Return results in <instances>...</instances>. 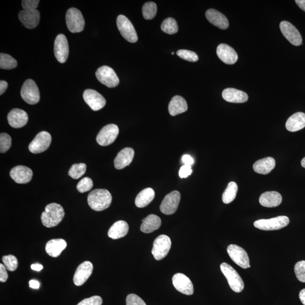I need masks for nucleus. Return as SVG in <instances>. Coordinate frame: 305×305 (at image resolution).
<instances>
[{"mask_svg": "<svg viewBox=\"0 0 305 305\" xmlns=\"http://www.w3.org/2000/svg\"><path fill=\"white\" fill-rule=\"evenodd\" d=\"M88 203L95 211H101L106 210L111 206L112 196L110 192L105 189H96L92 191L88 196Z\"/></svg>", "mask_w": 305, "mask_h": 305, "instance_id": "f257e3e1", "label": "nucleus"}, {"mask_svg": "<svg viewBox=\"0 0 305 305\" xmlns=\"http://www.w3.org/2000/svg\"><path fill=\"white\" fill-rule=\"evenodd\" d=\"M64 217V211L63 207L57 203H51L46 207L41 219L45 227L51 228L59 225Z\"/></svg>", "mask_w": 305, "mask_h": 305, "instance_id": "f03ea898", "label": "nucleus"}, {"mask_svg": "<svg viewBox=\"0 0 305 305\" xmlns=\"http://www.w3.org/2000/svg\"><path fill=\"white\" fill-rule=\"evenodd\" d=\"M221 272L228 281L229 287L235 292H241L244 289V283L241 276L232 266L226 263L221 265Z\"/></svg>", "mask_w": 305, "mask_h": 305, "instance_id": "7ed1b4c3", "label": "nucleus"}, {"mask_svg": "<svg viewBox=\"0 0 305 305\" xmlns=\"http://www.w3.org/2000/svg\"><path fill=\"white\" fill-rule=\"evenodd\" d=\"M289 219L286 216H279L269 219H259L254 223L255 227L263 231H274L286 227L289 225Z\"/></svg>", "mask_w": 305, "mask_h": 305, "instance_id": "20e7f679", "label": "nucleus"}, {"mask_svg": "<svg viewBox=\"0 0 305 305\" xmlns=\"http://www.w3.org/2000/svg\"><path fill=\"white\" fill-rule=\"evenodd\" d=\"M66 22L68 30L72 33L80 32L84 30L85 21L80 10L72 8L67 10Z\"/></svg>", "mask_w": 305, "mask_h": 305, "instance_id": "39448f33", "label": "nucleus"}, {"mask_svg": "<svg viewBox=\"0 0 305 305\" xmlns=\"http://www.w3.org/2000/svg\"><path fill=\"white\" fill-rule=\"evenodd\" d=\"M116 25L119 32L128 42L134 43L138 40L136 30L132 23L123 15H119L116 19Z\"/></svg>", "mask_w": 305, "mask_h": 305, "instance_id": "423d86ee", "label": "nucleus"}, {"mask_svg": "<svg viewBox=\"0 0 305 305\" xmlns=\"http://www.w3.org/2000/svg\"><path fill=\"white\" fill-rule=\"evenodd\" d=\"M20 95L27 104L35 105L40 101V92L35 81L27 80L24 83L20 91Z\"/></svg>", "mask_w": 305, "mask_h": 305, "instance_id": "0eeeda50", "label": "nucleus"}, {"mask_svg": "<svg viewBox=\"0 0 305 305\" xmlns=\"http://www.w3.org/2000/svg\"><path fill=\"white\" fill-rule=\"evenodd\" d=\"M171 247V241L169 236L161 235L157 237L153 242L152 253L157 260L166 257Z\"/></svg>", "mask_w": 305, "mask_h": 305, "instance_id": "6e6552de", "label": "nucleus"}, {"mask_svg": "<svg viewBox=\"0 0 305 305\" xmlns=\"http://www.w3.org/2000/svg\"><path fill=\"white\" fill-rule=\"evenodd\" d=\"M96 76L100 83L109 88H114L119 83V80L115 72L108 66H103L98 68Z\"/></svg>", "mask_w": 305, "mask_h": 305, "instance_id": "1a4fd4ad", "label": "nucleus"}, {"mask_svg": "<svg viewBox=\"0 0 305 305\" xmlns=\"http://www.w3.org/2000/svg\"><path fill=\"white\" fill-rule=\"evenodd\" d=\"M227 253L233 261L241 268H251L247 253L241 246L235 244L229 245L227 248Z\"/></svg>", "mask_w": 305, "mask_h": 305, "instance_id": "9d476101", "label": "nucleus"}, {"mask_svg": "<svg viewBox=\"0 0 305 305\" xmlns=\"http://www.w3.org/2000/svg\"><path fill=\"white\" fill-rule=\"evenodd\" d=\"M119 134L118 127L110 124L103 128L97 136L96 141L101 146H108L115 142Z\"/></svg>", "mask_w": 305, "mask_h": 305, "instance_id": "9b49d317", "label": "nucleus"}, {"mask_svg": "<svg viewBox=\"0 0 305 305\" xmlns=\"http://www.w3.org/2000/svg\"><path fill=\"white\" fill-rule=\"evenodd\" d=\"M51 142V137L49 132H40L30 144L29 150L34 154L42 153L48 149Z\"/></svg>", "mask_w": 305, "mask_h": 305, "instance_id": "f8f14e48", "label": "nucleus"}, {"mask_svg": "<svg viewBox=\"0 0 305 305\" xmlns=\"http://www.w3.org/2000/svg\"><path fill=\"white\" fill-rule=\"evenodd\" d=\"M179 192L174 191L166 195L160 206V210L164 214H173L177 210L180 201Z\"/></svg>", "mask_w": 305, "mask_h": 305, "instance_id": "ddd939ff", "label": "nucleus"}, {"mask_svg": "<svg viewBox=\"0 0 305 305\" xmlns=\"http://www.w3.org/2000/svg\"><path fill=\"white\" fill-rule=\"evenodd\" d=\"M54 53L59 63H66L69 54V47L66 37L64 34H59L56 37L54 42Z\"/></svg>", "mask_w": 305, "mask_h": 305, "instance_id": "4468645a", "label": "nucleus"}, {"mask_svg": "<svg viewBox=\"0 0 305 305\" xmlns=\"http://www.w3.org/2000/svg\"><path fill=\"white\" fill-rule=\"evenodd\" d=\"M280 29L284 36L293 46H299L302 44V36L299 30L292 23L283 21L280 24Z\"/></svg>", "mask_w": 305, "mask_h": 305, "instance_id": "2eb2a0df", "label": "nucleus"}, {"mask_svg": "<svg viewBox=\"0 0 305 305\" xmlns=\"http://www.w3.org/2000/svg\"><path fill=\"white\" fill-rule=\"evenodd\" d=\"M173 284L177 291L186 295H193L194 293L193 283L183 273L175 274L173 277Z\"/></svg>", "mask_w": 305, "mask_h": 305, "instance_id": "dca6fc26", "label": "nucleus"}, {"mask_svg": "<svg viewBox=\"0 0 305 305\" xmlns=\"http://www.w3.org/2000/svg\"><path fill=\"white\" fill-rule=\"evenodd\" d=\"M83 98L85 102L94 111H100L106 105V100L98 92L88 89L84 92Z\"/></svg>", "mask_w": 305, "mask_h": 305, "instance_id": "f3484780", "label": "nucleus"}, {"mask_svg": "<svg viewBox=\"0 0 305 305\" xmlns=\"http://www.w3.org/2000/svg\"><path fill=\"white\" fill-rule=\"evenodd\" d=\"M94 266L90 261H85L78 267L74 276V283L75 286L83 285L93 272Z\"/></svg>", "mask_w": 305, "mask_h": 305, "instance_id": "a211bd4d", "label": "nucleus"}, {"mask_svg": "<svg viewBox=\"0 0 305 305\" xmlns=\"http://www.w3.org/2000/svg\"><path fill=\"white\" fill-rule=\"evenodd\" d=\"M10 176L16 183L27 184L32 180L33 172L28 167L17 166L10 171Z\"/></svg>", "mask_w": 305, "mask_h": 305, "instance_id": "6ab92c4d", "label": "nucleus"}, {"mask_svg": "<svg viewBox=\"0 0 305 305\" xmlns=\"http://www.w3.org/2000/svg\"><path fill=\"white\" fill-rule=\"evenodd\" d=\"M9 124L13 128H19L25 126L29 121L27 113L19 109H13L8 115Z\"/></svg>", "mask_w": 305, "mask_h": 305, "instance_id": "aec40b11", "label": "nucleus"}, {"mask_svg": "<svg viewBox=\"0 0 305 305\" xmlns=\"http://www.w3.org/2000/svg\"><path fill=\"white\" fill-rule=\"evenodd\" d=\"M217 54L219 59L226 64H234L238 60L237 53L227 44H221L219 45L217 49Z\"/></svg>", "mask_w": 305, "mask_h": 305, "instance_id": "412c9836", "label": "nucleus"}, {"mask_svg": "<svg viewBox=\"0 0 305 305\" xmlns=\"http://www.w3.org/2000/svg\"><path fill=\"white\" fill-rule=\"evenodd\" d=\"M40 15L38 10L26 11L22 10L19 13V19L24 26L27 29H35L38 26L40 22Z\"/></svg>", "mask_w": 305, "mask_h": 305, "instance_id": "4be33fe9", "label": "nucleus"}, {"mask_svg": "<svg viewBox=\"0 0 305 305\" xmlns=\"http://www.w3.org/2000/svg\"><path fill=\"white\" fill-rule=\"evenodd\" d=\"M205 15L209 22L220 29L225 30L229 27L227 17L217 10L209 9L206 12Z\"/></svg>", "mask_w": 305, "mask_h": 305, "instance_id": "5701e85b", "label": "nucleus"}, {"mask_svg": "<svg viewBox=\"0 0 305 305\" xmlns=\"http://www.w3.org/2000/svg\"><path fill=\"white\" fill-rule=\"evenodd\" d=\"M135 152L131 148H126L119 152L114 160L115 169L121 170L129 165L134 157Z\"/></svg>", "mask_w": 305, "mask_h": 305, "instance_id": "b1692460", "label": "nucleus"}, {"mask_svg": "<svg viewBox=\"0 0 305 305\" xmlns=\"http://www.w3.org/2000/svg\"><path fill=\"white\" fill-rule=\"evenodd\" d=\"M259 201L264 207L275 208L282 203V196L275 191L266 192L260 195Z\"/></svg>", "mask_w": 305, "mask_h": 305, "instance_id": "393cba45", "label": "nucleus"}, {"mask_svg": "<svg viewBox=\"0 0 305 305\" xmlns=\"http://www.w3.org/2000/svg\"><path fill=\"white\" fill-rule=\"evenodd\" d=\"M222 97L226 101L231 103H244L248 100V96L235 88H227L222 92Z\"/></svg>", "mask_w": 305, "mask_h": 305, "instance_id": "a878e982", "label": "nucleus"}, {"mask_svg": "<svg viewBox=\"0 0 305 305\" xmlns=\"http://www.w3.org/2000/svg\"><path fill=\"white\" fill-rule=\"evenodd\" d=\"M66 246L67 242L64 240L52 239L47 243L46 251L48 255L56 258L60 256L64 250L66 249Z\"/></svg>", "mask_w": 305, "mask_h": 305, "instance_id": "bb28decb", "label": "nucleus"}, {"mask_svg": "<svg viewBox=\"0 0 305 305\" xmlns=\"http://www.w3.org/2000/svg\"><path fill=\"white\" fill-rule=\"evenodd\" d=\"M286 128L290 132L300 131L305 128V114L298 112L290 116L287 120Z\"/></svg>", "mask_w": 305, "mask_h": 305, "instance_id": "cd10ccee", "label": "nucleus"}, {"mask_svg": "<svg viewBox=\"0 0 305 305\" xmlns=\"http://www.w3.org/2000/svg\"><path fill=\"white\" fill-rule=\"evenodd\" d=\"M275 165L276 162L273 158L266 157L256 161L253 165V169L257 173L266 175L272 172Z\"/></svg>", "mask_w": 305, "mask_h": 305, "instance_id": "c85d7f7f", "label": "nucleus"}, {"mask_svg": "<svg viewBox=\"0 0 305 305\" xmlns=\"http://www.w3.org/2000/svg\"><path fill=\"white\" fill-rule=\"evenodd\" d=\"M140 230L145 234H149L159 229L162 224L161 219L156 215L150 214L143 219Z\"/></svg>", "mask_w": 305, "mask_h": 305, "instance_id": "c756f323", "label": "nucleus"}, {"mask_svg": "<svg viewBox=\"0 0 305 305\" xmlns=\"http://www.w3.org/2000/svg\"><path fill=\"white\" fill-rule=\"evenodd\" d=\"M129 226L126 222L119 221L115 223L108 233V236L112 239H118L125 237L128 234Z\"/></svg>", "mask_w": 305, "mask_h": 305, "instance_id": "7c9ffc66", "label": "nucleus"}, {"mask_svg": "<svg viewBox=\"0 0 305 305\" xmlns=\"http://www.w3.org/2000/svg\"><path fill=\"white\" fill-rule=\"evenodd\" d=\"M187 109L188 105L186 100L180 96H174L169 103V112L171 116L181 114L186 112Z\"/></svg>", "mask_w": 305, "mask_h": 305, "instance_id": "2f4dec72", "label": "nucleus"}, {"mask_svg": "<svg viewBox=\"0 0 305 305\" xmlns=\"http://www.w3.org/2000/svg\"><path fill=\"white\" fill-rule=\"evenodd\" d=\"M155 197V193L151 188H147L143 190L138 194L135 199L137 207L143 208L147 207Z\"/></svg>", "mask_w": 305, "mask_h": 305, "instance_id": "473e14b6", "label": "nucleus"}, {"mask_svg": "<svg viewBox=\"0 0 305 305\" xmlns=\"http://www.w3.org/2000/svg\"><path fill=\"white\" fill-rule=\"evenodd\" d=\"M238 191L237 184L234 181L229 183L224 193L222 195V201L225 204L232 203L235 199Z\"/></svg>", "mask_w": 305, "mask_h": 305, "instance_id": "72a5a7b5", "label": "nucleus"}, {"mask_svg": "<svg viewBox=\"0 0 305 305\" xmlns=\"http://www.w3.org/2000/svg\"><path fill=\"white\" fill-rule=\"evenodd\" d=\"M17 61L8 54H0V68L3 70H11L16 67Z\"/></svg>", "mask_w": 305, "mask_h": 305, "instance_id": "f704fd0d", "label": "nucleus"}, {"mask_svg": "<svg viewBox=\"0 0 305 305\" xmlns=\"http://www.w3.org/2000/svg\"><path fill=\"white\" fill-rule=\"evenodd\" d=\"M161 27L164 32L170 34V35L176 33L179 29L176 19L173 18H168L164 20L161 24Z\"/></svg>", "mask_w": 305, "mask_h": 305, "instance_id": "c9c22d12", "label": "nucleus"}, {"mask_svg": "<svg viewBox=\"0 0 305 305\" xmlns=\"http://www.w3.org/2000/svg\"><path fill=\"white\" fill-rule=\"evenodd\" d=\"M87 165L85 163L74 164L68 171V176L74 179H80L85 173Z\"/></svg>", "mask_w": 305, "mask_h": 305, "instance_id": "e433bc0d", "label": "nucleus"}, {"mask_svg": "<svg viewBox=\"0 0 305 305\" xmlns=\"http://www.w3.org/2000/svg\"><path fill=\"white\" fill-rule=\"evenodd\" d=\"M142 10L144 18L146 20L152 19L157 15V5L153 2H146L143 5Z\"/></svg>", "mask_w": 305, "mask_h": 305, "instance_id": "4c0bfd02", "label": "nucleus"}, {"mask_svg": "<svg viewBox=\"0 0 305 305\" xmlns=\"http://www.w3.org/2000/svg\"><path fill=\"white\" fill-rule=\"evenodd\" d=\"M2 262L7 270L10 272H15L18 268V259L15 256L10 255L2 257Z\"/></svg>", "mask_w": 305, "mask_h": 305, "instance_id": "58836bf2", "label": "nucleus"}, {"mask_svg": "<svg viewBox=\"0 0 305 305\" xmlns=\"http://www.w3.org/2000/svg\"><path fill=\"white\" fill-rule=\"evenodd\" d=\"M94 187L93 181L88 177H84L77 184V190L83 193L90 191Z\"/></svg>", "mask_w": 305, "mask_h": 305, "instance_id": "ea45409f", "label": "nucleus"}, {"mask_svg": "<svg viewBox=\"0 0 305 305\" xmlns=\"http://www.w3.org/2000/svg\"><path fill=\"white\" fill-rule=\"evenodd\" d=\"M12 146V138L8 134L1 133L0 135V152L5 153Z\"/></svg>", "mask_w": 305, "mask_h": 305, "instance_id": "a19ab883", "label": "nucleus"}, {"mask_svg": "<svg viewBox=\"0 0 305 305\" xmlns=\"http://www.w3.org/2000/svg\"><path fill=\"white\" fill-rule=\"evenodd\" d=\"M177 54L178 56L187 61L195 63V62H197L198 60L197 54L193 51L181 49L177 50Z\"/></svg>", "mask_w": 305, "mask_h": 305, "instance_id": "79ce46f5", "label": "nucleus"}, {"mask_svg": "<svg viewBox=\"0 0 305 305\" xmlns=\"http://www.w3.org/2000/svg\"><path fill=\"white\" fill-rule=\"evenodd\" d=\"M294 273L298 280L305 283V260L298 262L294 266Z\"/></svg>", "mask_w": 305, "mask_h": 305, "instance_id": "37998d69", "label": "nucleus"}, {"mask_svg": "<svg viewBox=\"0 0 305 305\" xmlns=\"http://www.w3.org/2000/svg\"><path fill=\"white\" fill-rule=\"evenodd\" d=\"M39 2L38 0H23L22 6L26 11H34L36 10Z\"/></svg>", "mask_w": 305, "mask_h": 305, "instance_id": "c03bdc74", "label": "nucleus"}, {"mask_svg": "<svg viewBox=\"0 0 305 305\" xmlns=\"http://www.w3.org/2000/svg\"><path fill=\"white\" fill-rule=\"evenodd\" d=\"M126 305H146L141 298L135 294H130L127 297Z\"/></svg>", "mask_w": 305, "mask_h": 305, "instance_id": "a18cd8bd", "label": "nucleus"}, {"mask_svg": "<svg viewBox=\"0 0 305 305\" xmlns=\"http://www.w3.org/2000/svg\"><path fill=\"white\" fill-rule=\"evenodd\" d=\"M102 298L98 296H95L85 299L77 305H102Z\"/></svg>", "mask_w": 305, "mask_h": 305, "instance_id": "49530a36", "label": "nucleus"}, {"mask_svg": "<svg viewBox=\"0 0 305 305\" xmlns=\"http://www.w3.org/2000/svg\"><path fill=\"white\" fill-rule=\"evenodd\" d=\"M193 173L191 166L183 165L180 168L179 175L181 178H186Z\"/></svg>", "mask_w": 305, "mask_h": 305, "instance_id": "de8ad7c7", "label": "nucleus"}, {"mask_svg": "<svg viewBox=\"0 0 305 305\" xmlns=\"http://www.w3.org/2000/svg\"><path fill=\"white\" fill-rule=\"evenodd\" d=\"M8 279V274L6 268L2 263L0 264V282H6Z\"/></svg>", "mask_w": 305, "mask_h": 305, "instance_id": "09e8293b", "label": "nucleus"}, {"mask_svg": "<svg viewBox=\"0 0 305 305\" xmlns=\"http://www.w3.org/2000/svg\"><path fill=\"white\" fill-rule=\"evenodd\" d=\"M182 162L184 165L192 166L194 163V160L190 155L185 154L182 157Z\"/></svg>", "mask_w": 305, "mask_h": 305, "instance_id": "8fccbe9b", "label": "nucleus"}, {"mask_svg": "<svg viewBox=\"0 0 305 305\" xmlns=\"http://www.w3.org/2000/svg\"><path fill=\"white\" fill-rule=\"evenodd\" d=\"M8 84L6 81L1 80L0 81V95H2L4 94V92L8 88Z\"/></svg>", "mask_w": 305, "mask_h": 305, "instance_id": "3c124183", "label": "nucleus"}, {"mask_svg": "<svg viewBox=\"0 0 305 305\" xmlns=\"http://www.w3.org/2000/svg\"><path fill=\"white\" fill-rule=\"evenodd\" d=\"M30 287L32 289H39L40 287V283L38 281L35 280H32L29 282Z\"/></svg>", "mask_w": 305, "mask_h": 305, "instance_id": "603ef678", "label": "nucleus"}, {"mask_svg": "<svg viewBox=\"0 0 305 305\" xmlns=\"http://www.w3.org/2000/svg\"><path fill=\"white\" fill-rule=\"evenodd\" d=\"M31 268L34 271H36V272H40L41 270L43 269V266L40 264L36 263L33 264L32 266H31Z\"/></svg>", "mask_w": 305, "mask_h": 305, "instance_id": "864d4df0", "label": "nucleus"}, {"mask_svg": "<svg viewBox=\"0 0 305 305\" xmlns=\"http://www.w3.org/2000/svg\"><path fill=\"white\" fill-rule=\"evenodd\" d=\"M295 2L300 8L305 12V0H296Z\"/></svg>", "mask_w": 305, "mask_h": 305, "instance_id": "5fc2aeb1", "label": "nucleus"}, {"mask_svg": "<svg viewBox=\"0 0 305 305\" xmlns=\"http://www.w3.org/2000/svg\"><path fill=\"white\" fill-rule=\"evenodd\" d=\"M300 299L304 305H305V289L301 290L299 294Z\"/></svg>", "mask_w": 305, "mask_h": 305, "instance_id": "6e6d98bb", "label": "nucleus"}, {"mask_svg": "<svg viewBox=\"0 0 305 305\" xmlns=\"http://www.w3.org/2000/svg\"><path fill=\"white\" fill-rule=\"evenodd\" d=\"M301 165H302L304 168H305V157L301 161Z\"/></svg>", "mask_w": 305, "mask_h": 305, "instance_id": "4d7b16f0", "label": "nucleus"}, {"mask_svg": "<svg viewBox=\"0 0 305 305\" xmlns=\"http://www.w3.org/2000/svg\"><path fill=\"white\" fill-rule=\"evenodd\" d=\"M171 54H172L173 55V54H174V52H172V53H171Z\"/></svg>", "mask_w": 305, "mask_h": 305, "instance_id": "13d9d810", "label": "nucleus"}]
</instances>
